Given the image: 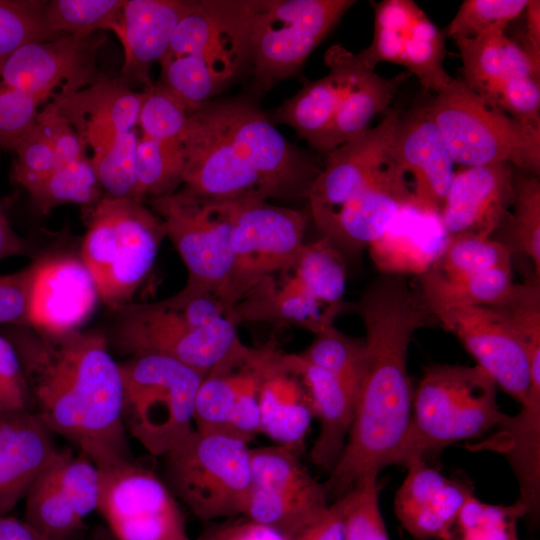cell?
<instances>
[{
  "mask_svg": "<svg viewBox=\"0 0 540 540\" xmlns=\"http://www.w3.org/2000/svg\"><path fill=\"white\" fill-rule=\"evenodd\" d=\"M351 310L365 328L366 367L346 445L323 484L329 502L365 474L394 464L412 414L409 344L417 330L439 325L419 285L400 273L370 282Z\"/></svg>",
  "mask_w": 540,
  "mask_h": 540,
  "instance_id": "cell-1",
  "label": "cell"
},
{
  "mask_svg": "<svg viewBox=\"0 0 540 540\" xmlns=\"http://www.w3.org/2000/svg\"><path fill=\"white\" fill-rule=\"evenodd\" d=\"M20 358L37 415L98 469L132 460L122 415V379L99 333L38 332L19 326L8 338Z\"/></svg>",
  "mask_w": 540,
  "mask_h": 540,
  "instance_id": "cell-2",
  "label": "cell"
},
{
  "mask_svg": "<svg viewBox=\"0 0 540 540\" xmlns=\"http://www.w3.org/2000/svg\"><path fill=\"white\" fill-rule=\"evenodd\" d=\"M181 144L182 188L214 200L307 198L321 171L242 98L213 99L191 112Z\"/></svg>",
  "mask_w": 540,
  "mask_h": 540,
  "instance_id": "cell-3",
  "label": "cell"
},
{
  "mask_svg": "<svg viewBox=\"0 0 540 540\" xmlns=\"http://www.w3.org/2000/svg\"><path fill=\"white\" fill-rule=\"evenodd\" d=\"M118 310L116 340L131 356L169 357L206 375L252 350L240 339L230 310L208 292L184 287L164 300L130 302Z\"/></svg>",
  "mask_w": 540,
  "mask_h": 540,
  "instance_id": "cell-4",
  "label": "cell"
},
{
  "mask_svg": "<svg viewBox=\"0 0 540 540\" xmlns=\"http://www.w3.org/2000/svg\"><path fill=\"white\" fill-rule=\"evenodd\" d=\"M506 417L497 403L495 382L477 365L427 366L413 393L409 428L393 465L406 467L455 442L478 439Z\"/></svg>",
  "mask_w": 540,
  "mask_h": 540,
  "instance_id": "cell-5",
  "label": "cell"
},
{
  "mask_svg": "<svg viewBox=\"0 0 540 540\" xmlns=\"http://www.w3.org/2000/svg\"><path fill=\"white\" fill-rule=\"evenodd\" d=\"M87 214L81 259L100 298L120 309L150 272L166 238L162 220L141 200L104 196Z\"/></svg>",
  "mask_w": 540,
  "mask_h": 540,
  "instance_id": "cell-6",
  "label": "cell"
},
{
  "mask_svg": "<svg viewBox=\"0 0 540 540\" xmlns=\"http://www.w3.org/2000/svg\"><path fill=\"white\" fill-rule=\"evenodd\" d=\"M424 108L437 125L454 164H509L525 173L539 174L540 128L502 112L463 80L453 78Z\"/></svg>",
  "mask_w": 540,
  "mask_h": 540,
  "instance_id": "cell-7",
  "label": "cell"
},
{
  "mask_svg": "<svg viewBox=\"0 0 540 540\" xmlns=\"http://www.w3.org/2000/svg\"><path fill=\"white\" fill-rule=\"evenodd\" d=\"M126 431L150 454L164 456L194 428L195 398L204 374L161 355L119 363Z\"/></svg>",
  "mask_w": 540,
  "mask_h": 540,
  "instance_id": "cell-8",
  "label": "cell"
},
{
  "mask_svg": "<svg viewBox=\"0 0 540 540\" xmlns=\"http://www.w3.org/2000/svg\"><path fill=\"white\" fill-rule=\"evenodd\" d=\"M250 448L222 433L193 430L164 456V482L194 516L212 522L243 515Z\"/></svg>",
  "mask_w": 540,
  "mask_h": 540,
  "instance_id": "cell-9",
  "label": "cell"
},
{
  "mask_svg": "<svg viewBox=\"0 0 540 540\" xmlns=\"http://www.w3.org/2000/svg\"><path fill=\"white\" fill-rule=\"evenodd\" d=\"M355 3L352 0H260L249 33V61L256 86L266 92L279 81L295 75Z\"/></svg>",
  "mask_w": 540,
  "mask_h": 540,
  "instance_id": "cell-10",
  "label": "cell"
},
{
  "mask_svg": "<svg viewBox=\"0 0 540 540\" xmlns=\"http://www.w3.org/2000/svg\"><path fill=\"white\" fill-rule=\"evenodd\" d=\"M147 202L187 269L185 287L222 301L233 260L235 202L202 197L182 187L169 195L149 197Z\"/></svg>",
  "mask_w": 540,
  "mask_h": 540,
  "instance_id": "cell-11",
  "label": "cell"
},
{
  "mask_svg": "<svg viewBox=\"0 0 540 540\" xmlns=\"http://www.w3.org/2000/svg\"><path fill=\"white\" fill-rule=\"evenodd\" d=\"M306 216L267 200L235 202L233 260L222 302L231 309L265 278L297 260L302 251Z\"/></svg>",
  "mask_w": 540,
  "mask_h": 540,
  "instance_id": "cell-12",
  "label": "cell"
},
{
  "mask_svg": "<svg viewBox=\"0 0 540 540\" xmlns=\"http://www.w3.org/2000/svg\"><path fill=\"white\" fill-rule=\"evenodd\" d=\"M99 470L97 511L116 540H190L179 501L133 460Z\"/></svg>",
  "mask_w": 540,
  "mask_h": 540,
  "instance_id": "cell-13",
  "label": "cell"
},
{
  "mask_svg": "<svg viewBox=\"0 0 540 540\" xmlns=\"http://www.w3.org/2000/svg\"><path fill=\"white\" fill-rule=\"evenodd\" d=\"M284 446L250 448V488L243 517L291 539L329 505L324 485Z\"/></svg>",
  "mask_w": 540,
  "mask_h": 540,
  "instance_id": "cell-14",
  "label": "cell"
},
{
  "mask_svg": "<svg viewBox=\"0 0 540 540\" xmlns=\"http://www.w3.org/2000/svg\"><path fill=\"white\" fill-rule=\"evenodd\" d=\"M258 4L254 0L190 1L162 60L192 56L224 88L249 61L250 25Z\"/></svg>",
  "mask_w": 540,
  "mask_h": 540,
  "instance_id": "cell-15",
  "label": "cell"
},
{
  "mask_svg": "<svg viewBox=\"0 0 540 540\" xmlns=\"http://www.w3.org/2000/svg\"><path fill=\"white\" fill-rule=\"evenodd\" d=\"M446 34L411 0H383L374 5V34L371 44L357 54L374 71L377 64L401 65L422 86L435 93L452 77L444 69Z\"/></svg>",
  "mask_w": 540,
  "mask_h": 540,
  "instance_id": "cell-16",
  "label": "cell"
},
{
  "mask_svg": "<svg viewBox=\"0 0 540 540\" xmlns=\"http://www.w3.org/2000/svg\"><path fill=\"white\" fill-rule=\"evenodd\" d=\"M99 470L84 454L58 449L25 497V521L50 540H80L97 510Z\"/></svg>",
  "mask_w": 540,
  "mask_h": 540,
  "instance_id": "cell-17",
  "label": "cell"
},
{
  "mask_svg": "<svg viewBox=\"0 0 540 540\" xmlns=\"http://www.w3.org/2000/svg\"><path fill=\"white\" fill-rule=\"evenodd\" d=\"M106 40L104 32H97L25 44L7 59L0 81L44 103L75 93L103 76L96 58Z\"/></svg>",
  "mask_w": 540,
  "mask_h": 540,
  "instance_id": "cell-18",
  "label": "cell"
},
{
  "mask_svg": "<svg viewBox=\"0 0 540 540\" xmlns=\"http://www.w3.org/2000/svg\"><path fill=\"white\" fill-rule=\"evenodd\" d=\"M440 326L454 333L477 366L521 404L531 382L530 353L490 306L429 303Z\"/></svg>",
  "mask_w": 540,
  "mask_h": 540,
  "instance_id": "cell-19",
  "label": "cell"
},
{
  "mask_svg": "<svg viewBox=\"0 0 540 540\" xmlns=\"http://www.w3.org/2000/svg\"><path fill=\"white\" fill-rule=\"evenodd\" d=\"M400 113L390 111L373 128L354 135L325 153V163L307 199L314 223L336 211L370 185L389 161L388 148Z\"/></svg>",
  "mask_w": 540,
  "mask_h": 540,
  "instance_id": "cell-20",
  "label": "cell"
},
{
  "mask_svg": "<svg viewBox=\"0 0 540 540\" xmlns=\"http://www.w3.org/2000/svg\"><path fill=\"white\" fill-rule=\"evenodd\" d=\"M408 207H414L411 187L389 158L370 185L315 225L340 253L356 254L379 241Z\"/></svg>",
  "mask_w": 540,
  "mask_h": 540,
  "instance_id": "cell-21",
  "label": "cell"
},
{
  "mask_svg": "<svg viewBox=\"0 0 540 540\" xmlns=\"http://www.w3.org/2000/svg\"><path fill=\"white\" fill-rule=\"evenodd\" d=\"M34 265L27 327L48 334L77 331L100 297L81 257L53 256Z\"/></svg>",
  "mask_w": 540,
  "mask_h": 540,
  "instance_id": "cell-22",
  "label": "cell"
},
{
  "mask_svg": "<svg viewBox=\"0 0 540 540\" xmlns=\"http://www.w3.org/2000/svg\"><path fill=\"white\" fill-rule=\"evenodd\" d=\"M389 158L413 178L414 209L439 214L455 170L442 135L426 109L399 117L388 148Z\"/></svg>",
  "mask_w": 540,
  "mask_h": 540,
  "instance_id": "cell-23",
  "label": "cell"
},
{
  "mask_svg": "<svg viewBox=\"0 0 540 540\" xmlns=\"http://www.w3.org/2000/svg\"><path fill=\"white\" fill-rule=\"evenodd\" d=\"M514 169L492 164L455 171L439 213L449 236L491 238L502 228L513 202Z\"/></svg>",
  "mask_w": 540,
  "mask_h": 540,
  "instance_id": "cell-24",
  "label": "cell"
},
{
  "mask_svg": "<svg viewBox=\"0 0 540 540\" xmlns=\"http://www.w3.org/2000/svg\"><path fill=\"white\" fill-rule=\"evenodd\" d=\"M142 91H134L119 77L103 75L75 93L48 104L76 131L85 151L95 158L121 134L137 128Z\"/></svg>",
  "mask_w": 540,
  "mask_h": 540,
  "instance_id": "cell-25",
  "label": "cell"
},
{
  "mask_svg": "<svg viewBox=\"0 0 540 540\" xmlns=\"http://www.w3.org/2000/svg\"><path fill=\"white\" fill-rule=\"evenodd\" d=\"M329 68L324 77L306 83L271 114V122L288 125L312 148L324 153L333 119L359 75L367 69L357 54L341 45L325 54Z\"/></svg>",
  "mask_w": 540,
  "mask_h": 540,
  "instance_id": "cell-26",
  "label": "cell"
},
{
  "mask_svg": "<svg viewBox=\"0 0 540 540\" xmlns=\"http://www.w3.org/2000/svg\"><path fill=\"white\" fill-rule=\"evenodd\" d=\"M406 468L394 499L396 516L416 540H442L472 488L445 477L422 460Z\"/></svg>",
  "mask_w": 540,
  "mask_h": 540,
  "instance_id": "cell-27",
  "label": "cell"
},
{
  "mask_svg": "<svg viewBox=\"0 0 540 540\" xmlns=\"http://www.w3.org/2000/svg\"><path fill=\"white\" fill-rule=\"evenodd\" d=\"M189 5L190 1L183 0H125L115 35L124 52L119 78L131 88L139 84L144 89L152 84L151 69L165 56Z\"/></svg>",
  "mask_w": 540,
  "mask_h": 540,
  "instance_id": "cell-28",
  "label": "cell"
},
{
  "mask_svg": "<svg viewBox=\"0 0 540 540\" xmlns=\"http://www.w3.org/2000/svg\"><path fill=\"white\" fill-rule=\"evenodd\" d=\"M52 435L27 409L0 416V517L26 497L57 452Z\"/></svg>",
  "mask_w": 540,
  "mask_h": 540,
  "instance_id": "cell-29",
  "label": "cell"
},
{
  "mask_svg": "<svg viewBox=\"0 0 540 540\" xmlns=\"http://www.w3.org/2000/svg\"><path fill=\"white\" fill-rule=\"evenodd\" d=\"M260 433L294 449L305 440L314 417L310 398L289 354L269 343L259 387Z\"/></svg>",
  "mask_w": 540,
  "mask_h": 540,
  "instance_id": "cell-30",
  "label": "cell"
},
{
  "mask_svg": "<svg viewBox=\"0 0 540 540\" xmlns=\"http://www.w3.org/2000/svg\"><path fill=\"white\" fill-rule=\"evenodd\" d=\"M520 405L517 415H507L490 437L471 449L498 452L507 459L518 480V501L526 507V517L535 523L540 505V375L531 377Z\"/></svg>",
  "mask_w": 540,
  "mask_h": 540,
  "instance_id": "cell-31",
  "label": "cell"
},
{
  "mask_svg": "<svg viewBox=\"0 0 540 540\" xmlns=\"http://www.w3.org/2000/svg\"><path fill=\"white\" fill-rule=\"evenodd\" d=\"M307 389L319 434L310 451L314 465L330 473L337 464L352 425L357 393L335 374L289 354Z\"/></svg>",
  "mask_w": 540,
  "mask_h": 540,
  "instance_id": "cell-32",
  "label": "cell"
},
{
  "mask_svg": "<svg viewBox=\"0 0 540 540\" xmlns=\"http://www.w3.org/2000/svg\"><path fill=\"white\" fill-rule=\"evenodd\" d=\"M231 314L237 324L267 322L314 334L333 325L337 316L314 299L291 266L261 281L231 309Z\"/></svg>",
  "mask_w": 540,
  "mask_h": 540,
  "instance_id": "cell-33",
  "label": "cell"
},
{
  "mask_svg": "<svg viewBox=\"0 0 540 540\" xmlns=\"http://www.w3.org/2000/svg\"><path fill=\"white\" fill-rule=\"evenodd\" d=\"M455 42L462 60L463 82L479 96L515 77L540 79V72L523 49L505 32L459 38Z\"/></svg>",
  "mask_w": 540,
  "mask_h": 540,
  "instance_id": "cell-34",
  "label": "cell"
},
{
  "mask_svg": "<svg viewBox=\"0 0 540 540\" xmlns=\"http://www.w3.org/2000/svg\"><path fill=\"white\" fill-rule=\"evenodd\" d=\"M410 74L405 71L394 77H381L365 69L345 96L328 132L324 153L339 147L354 135L368 128L372 118L393 101Z\"/></svg>",
  "mask_w": 540,
  "mask_h": 540,
  "instance_id": "cell-35",
  "label": "cell"
},
{
  "mask_svg": "<svg viewBox=\"0 0 540 540\" xmlns=\"http://www.w3.org/2000/svg\"><path fill=\"white\" fill-rule=\"evenodd\" d=\"M257 348L238 363L217 368L205 375L194 404V428L201 432L229 435L238 396L249 376Z\"/></svg>",
  "mask_w": 540,
  "mask_h": 540,
  "instance_id": "cell-36",
  "label": "cell"
},
{
  "mask_svg": "<svg viewBox=\"0 0 540 540\" xmlns=\"http://www.w3.org/2000/svg\"><path fill=\"white\" fill-rule=\"evenodd\" d=\"M511 265L498 266L457 278H445L428 268L418 285L429 303L493 306L510 291Z\"/></svg>",
  "mask_w": 540,
  "mask_h": 540,
  "instance_id": "cell-37",
  "label": "cell"
},
{
  "mask_svg": "<svg viewBox=\"0 0 540 540\" xmlns=\"http://www.w3.org/2000/svg\"><path fill=\"white\" fill-rule=\"evenodd\" d=\"M42 214L63 204H77L91 211L104 197L91 160L83 156L58 164L46 177L27 190Z\"/></svg>",
  "mask_w": 540,
  "mask_h": 540,
  "instance_id": "cell-38",
  "label": "cell"
},
{
  "mask_svg": "<svg viewBox=\"0 0 540 540\" xmlns=\"http://www.w3.org/2000/svg\"><path fill=\"white\" fill-rule=\"evenodd\" d=\"M291 269L327 310L338 315L345 309V264L342 254L326 238L305 243Z\"/></svg>",
  "mask_w": 540,
  "mask_h": 540,
  "instance_id": "cell-39",
  "label": "cell"
},
{
  "mask_svg": "<svg viewBox=\"0 0 540 540\" xmlns=\"http://www.w3.org/2000/svg\"><path fill=\"white\" fill-rule=\"evenodd\" d=\"M512 214L501 229L502 242L510 252L527 256L540 278V181L535 175L514 169Z\"/></svg>",
  "mask_w": 540,
  "mask_h": 540,
  "instance_id": "cell-40",
  "label": "cell"
},
{
  "mask_svg": "<svg viewBox=\"0 0 540 540\" xmlns=\"http://www.w3.org/2000/svg\"><path fill=\"white\" fill-rule=\"evenodd\" d=\"M527 509L518 500L489 504L470 494L442 540H520L517 524Z\"/></svg>",
  "mask_w": 540,
  "mask_h": 540,
  "instance_id": "cell-41",
  "label": "cell"
},
{
  "mask_svg": "<svg viewBox=\"0 0 540 540\" xmlns=\"http://www.w3.org/2000/svg\"><path fill=\"white\" fill-rule=\"evenodd\" d=\"M183 173L181 142H160L139 136L136 175L137 192L141 200L176 192L183 185Z\"/></svg>",
  "mask_w": 540,
  "mask_h": 540,
  "instance_id": "cell-42",
  "label": "cell"
},
{
  "mask_svg": "<svg viewBox=\"0 0 540 540\" xmlns=\"http://www.w3.org/2000/svg\"><path fill=\"white\" fill-rule=\"evenodd\" d=\"M125 0H52L45 3V17L58 35L88 37L103 30L116 34Z\"/></svg>",
  "mask_w": 540,
  "mask_h": 540,
  "instance_id": "cell-43",
  "label": "cell"
},
{
  "mask_svg": "<svg viewBox=\"0 0 540 540\" xmlns=\"http://www.w3.org/2000/svg\"><path fill=\"white\" fill-rule=\"evenodd\" d=\"M314 335L311 344L298 355L304 361L335 374L358 393L366 367L364 338L350 337L334 325Z\"/></svg>",
  "mask_w": 540,
  "mask_h": 540,
  "instance_id": "cell-44",
  "label": "cell"
},
{
  "mask_svg": "<svg viewBox=\"0 0 540 540\" xmlns=\"http://www.w3.org/2000/svg\"><path fill=\"white\" fill-rule=\"evenodd\" d=\"M511 261L512 253L499 240L462 234L448 236L429 268L442 277L457 278L511 265Z\"/></svg>",
  "mask_w": 540,
  "mask_h": 540,
  "instance_id": "cell-45",
  "label": "cell"
},
{
  "mask_svg": "<svg viewBox=\"0 0 540 540\" xmlns=\"http://www.w3.org/2000/svg\"><path fill=\"white\" fill-rule=\"evenodd\" d=\"M46 1L0 0V71L20 47L32 42L53 40L55 34L45 17Z\"/></svg>",
  "mask_w": 540,
  "mask_h": 540,
  "instance_id": "cell-46",
  "label": "cell"
},
{
  "mask_svg": "<svg viewBox=\"0 0 540 540\" xmlns=\"http://www.w3.org/2000/svg\"><path fill=\"white\" fill-rule=\"evenodd\" d=\"M378 473L365 474L336 498L343 509L344 540H389L379 506Z\"/></svg>",
  "mask_w": 540,
  "mask_h": 540,
  "instance_id": "cell-47",
  "label": "cell"
},
{
  "mask_svg": "<svg viewBox=\"0 0 540 540\" xmlns=\"http://www.w3.org/2000/svg\"><path fill=\"white\" fill-rule=\"evenodd\" d=\"M139 136L137 129L125 132L99 156L90 158L106 197L141 200L137 192L136 175Z\"/></svg>",
  "mask_w": 540,
  "mask_h": 540,
  "instance_id": "cell-48",
  "label": "cell"
},
{
  "mask_svg": "<svg viewBox=\"0 0 540 540\" xmlns=\"http://www.w3.org/2000/svg\"><path fill=\"white\" fill-rule=\"evenodd\" d=\"M142 92L137 124L140 135L160 142H181L190 114L185 105L159 83Z\"/></svg>",
  "mask_w": 540,
  "mask_h": 540,
  "instance_id": "cell-49",
  "label": "cell"
},
{
  "mask_svg": "<svg viewBox=\"0 0 540 540\" xmlns=\"http://www.w3.org/2000/svg\"><path fill=\"white\" fill-rule=\"evenodd\" d=\"M527 4L528 0H465L445 29L446 37L455 40L505 32Z\"/></svg>",
  "mask_w": 540,
  "mask_h": 540,
  "instance_id": "cell-50",
  "label": "cell"
},
{
  "mask_svg": "<svg viewBox=\"0 0 540 540\" xmlns=\"http://www.w3.org/2000/svg\"><path fill=\"white\" fill-rule=\"evenodd\" d=\"M540 79L515 77L480 96L512 118L540 128Z\"/></svg>",
  "mask_w": 540,
  "mask_h": 540,
  "instance_id": "cell-51",
  "label": "cell"
},
{
  "mask_svg": "<svg viewBox=\"0 0 540 540\" xmlns=\"http://www.w3.org/2000/svg\"><path fill=\"white\" fill-rule=\"evenodd\" d=\"M44 102L0 81V147L14 151L36 125Z\"/></svg>",
  "mask_w": 540,
  "mask_h": 540,
  "instance_id": "cell-52",
  "label": "cell"
},
{
  "mask_svg": "<svg viewBox=\"0 0 540 540\" xmlns=\"http://www.w3.org/2000/svg\"><path fill=\"white\" fill-rule=\"evenodd\" d=\"M14 152L16 159L12 168V179L26 191L58 165L53 149L37 122Z\"/></svg>",
  "mask_w": 540,
  "mask_h": 540,
  "instance_id": "cell-53",
  "label": "cell"
},
{
  "mask_svg": "<svg viewBox=\"0 0 540 540\" xmlns=\"http://www.w3.org/2000/svg\"><path fill=\"white\" fill-rule=\"evenodd\" d=\"M30 392L18 353L0 334V416L26 410Z\"/></svg>",
  "mask_w": 540,
  "mask_h": 540,
  "instance_id": "cell-54",
  "label": "cell"
},
{
  "mask_svg": "<svg viewBox=\"0 0 540 540\" xmlns=\"http://www.w3.org/2000/svg\"><path fill=\"white\" fill-rule=\"evenodd\" d=\"M34 262L24 269L0 276V324L27 326Z\"/></svg>",
  "mask_w": 540,
  "mask_h": 540,
  "instance_id": "cell-55",
  "label": "cell"
},
{
  "mask_svg": "<svg viewBox=\"0 0 540 540\" xmlns=\"http://www.w3.org/2000/svg\"><path fill=\"white\" fill-rule=\"evenodd\" d=\"M37 124L53 149L58 164L86 156L74 128L49 104L40 110Z\"/></svg>",
  "mask_w": 540,
  "mask_h": 540,
  "instance_id": "cell-56",
  "label": "cell"
},
{
  "mask_svg": "<svg viewBox=\"0 0 540 540\" xmlns=\"http://www.w3.org/2000/svg\"><path fill=\"white\" fill-rule=\"evenodd\" d=\"M197 540H290L277 530L243 516L216 522L203 530Z\"/></svg>",
  "mask_w": 540,
  "mask_h": 540,
  "instance_id": "cell-57",
  "label": "cell"
},
{
  "mask_svg": "<svg viewBox=\"0 0 540 540\" xmlns=\"http://www.w3.org/2000/svg\"><path fill=\"white\" fill-rule=\"evenodd\" d=\"M290 540H344L343 509L339 499L329 503L318 516Z\"/></svg>",
  "mask_w": 540,
  "mask_h": 540,
  "instance_id": "cell-58",
  "label": "cell"
},
{
  "mask_svg": "<svg viewBox=\"0 0 540 540\" xmlns=\"http://www.w3.org/2000/svg\"><path fill=\"white\" fill-rule=\"evenodd\" d=\"M525 12V32L519 46L540 72V1L528 0Z\"/></svg>",
  "mask_w": 540,
  "mask_h": 540,
  "instance_id": "cell-59",
  "label": "cell"
},
{
  "mask_svg": "<svg viewBox=\"0 0 540 540\" xmlns=\"http://www.w3.org/2000/svg\"><path fill=\"white\" fill-rule=\"evenodd\" d=\"M0 540H50L25 520L0 517Z\"/></svg>",
  "mask_w": 540,
  "mask_h": 540,
  "instance_id": "cell-60",
  "label": "cell"
},
{
  "mask_svg": "<svg viewBox=\"0 0 540 540\" xmlns=\"http://www.w3.org/2000/svg\"><path fill=\"white\" fill-rule=\"evenodd\" d=\"M27 251V243L12 229L0 206V260Z\"/></svg>",
  "mask_w": 540,
  "mask_h": 540,
  "instance_id": "cell-61",
  "label": "cell"
},
{
  "mask_svg": "<svg viewBox=\"0 0 540 540\" xmlns=\"http://www.w3.org/2000/svg\"><path fill=\"white\" fill-rule=\"evenodd\" d=\"M80 540H116L106 526L96 525Z\"/></svg>",
  "mask_w": 540,
  "mask_h": 540,
  "instance_id": "cell-62",
  "label": "cell"
}]
</instances>
